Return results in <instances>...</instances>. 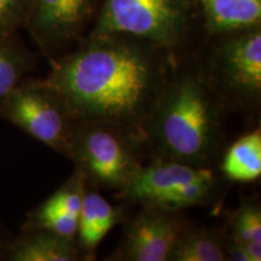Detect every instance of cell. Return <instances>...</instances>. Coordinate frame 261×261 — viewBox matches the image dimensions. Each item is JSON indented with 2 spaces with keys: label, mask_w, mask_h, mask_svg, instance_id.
<instances>
[{
  "label": "cell",
  "mask_w": 261,
  "mask_h": 261,
  "mask_svg": "<svg viewBox=\"0 0 261 261\" xmlns=\"http://www.w3.org/2000/svg\"><path fill=\"white\" fill-rule=\"evenodd\" d=\"M174 60L143 39L89 33L50 62L45 79L63 94L76 121L112 122L143 133Z\"/></svg>",
  "instance_id": "cell-1"
},
{
  "label": "cell",
  "mask_w": 261,
  "mask_h": 261,
  "mask_svg": "<svg viewBox=\"0 0 261 261\" xmlns=\"http://www.w3.org/2000/svg\"><path fill=\"white\" fill-rule=\"evenodd\" d=\"M228 108L202 73L198 57L175 56L143 127L151 160L215 168L225 150Z\"/></svg>",
  "instance_id": "cell-2"
},
{
  "label": "cell",
  "mask_w": 261,
  "mask_h": 261,
  "mask_svg": "<svg viewBox=\"0 0 261 261\" xmlns=\"http://www.w3.org/2000/svg\"><path fill=\"white\" fill-rule=\"evenodd\" d=\"M143 133L104 121H77L68 158L96 190L122 191L144 166Z\"/></svg>",
  "instance_id": "cell-3"
},
{
  "label": "cell",
  "mask_w": 261,
  "mask_h": 261,
  "mask_svg": "<svg viewBox=\"0 0 261 261\" xmlns=\"http://www.w3.org/2000/svg\"><path fill=\"white\" fill-rule=\"evenodd\" d=\"M198 17L195 0H102L90 33L130 35L180 56L189 54Z\"/></svg>",
  "instance_id": "cell-4"
},
{
  "label": "cell",
  "mask_w": 261,
  "mask_h": 261,
  "mask_svg": "<svg viewBox=\"0 0 261 261\" xmlns=\"http://www.w3.org/2000/svg\"><path fill=\"white\" fill-rule=\"evenodd\" d=\"M198 57L202 73L230 112L256 116L261 107V25L217 35Z\"/></svg>",
  "instance_id": "cell-5"
},
{
  "label": "cell",
  "mask_w": 261,
  "mask_h": 261,
  "mask_svg": "<svg viewBox=\"0 0 261 261\" xmlns=\"http://www.w3.org/2000/svg\"><path fill=\"white\" fill-rule=\"evenodd\" d=\"M227 182L214 168L152 160L151 163L143 166L133 180L115 196L127 203L181 212L217 203Z\"/></svg>",
  "instance_id": "cell-6"
},
{
  "label": "cell",
  "mask_w": 261,
  "mask_h": 261,
  "mask_svg": "<svg viewBox=\"0 0 261 261\" xmlns=\"http://www.w3.org/2000/svg\"><path fill=\"white\" fill-rule=\"evenodd\" d=\"M0 117L68 158L77 121L63 94L46 79L24 77L0 103Z\"/></svg>",
  "instance_id": "cell-7"
},
{
  "label": "cell",
  "mask_w": 261,
  "mask_h": 261,
  "mask_svg": "<svg viewBox=\"0 0 261 261\" xmlns=\"http://www.w3.org/2000/svg\"><path fill=\"white\" fill-rule=\"evenodd\" d=\"M100 5V0H32L24 27L52 62L85 37Z\"/></svg>",
  "instance_id": "cell-8"
},
{
  "label": "cell",
  "mask_w": 261,
  "mask_h": 261,
  "mask_svg": "<svg viewBox=\"0 0 261 261\" xmlns=\"http://www.w3.org/2000/svg\"><path fill=\"white\" fill-rule=\"evenodd\" d=\"M139 207L135 215L127 217L121 241L106 260L171 261L175 244L190 221L181 212Z\"/></svg>",
  "instance_id": "cell-9"
},
{
  "label": "cell",
  "mask_w": 261,
  "mask_h": 261,
  "mask_svg": "<svg viewBox=\"0 0 261 261\" xmlns=\"http://www.w3.org/2000/svg\"><path fill=\"white\" fill-rule=\"evenodd\" d=\"M128 217L127 202L114 205L108 202L96 189L89 188L77 219L76 247L83 261L96 259L97 249L110 231Z\"/></svg>",
  "instance_id": "cell-10"
},
{
  "label": "cell",
  "mask_w": 261,
  "mask_h": 261,
  "mask_svg": "<svg viewBox=\"0 0 261 261\" xmlns=\"http://www.w3.org/2000/svg\"><path fill=\"white\" fill-rule=\"evenodd\" d=\"M6 261H80L76 242L42 228H21L0 252Z\"/></svg>",
  "instance_id": "cell-11"
},
{
  "label": "cell",
  "mask_w": 261,
  "mask_h": 261,
  "mask_svg": "<svg viewBox=\"0 0 261 261\" xmlns=\"http://www.w3.org/2000/svg\"><path fill=\"white\" fill-rule=\"evenodd\" d=\"M211 37L261 25V0H195Z\"/></svg>",
  "instance_id": "cell-12"
},
{
  "label": "cell",
  "mask_w": 261,
  "mask_h": 261,
  "mask_svg": "<svg viewBox=\"0 0 261 261\" xmlns=\"http://www.w3.org/2000/svg\"><path fill=\"white\" fill-rule=\"evenodd\" d=\"M219 172L227 181L253 182L261 177L260 127L246 133L224 150L218 163Z\"/></svg>",
  "instance_id": "cell-13"
},
{
  "label": "cell",
  "mask_w": 261,
  "mask_h": 261,
  "mask_svg": "<svg viewBox=\"0 0 261 261\" xmlns=\"http://www.w3.org/2000/svg\"><path fill=\"white\" fill-rule=\"evenodd\" d=\"M226 228L189 224L173 250L171 261H226Z\"/></svg>",
  "instance_id": "cell-14"
},
{
  "label": "cell",
  "mask_w": 261,
  "mask_h": 261,
  "mask_svg": "<svg viewBox=\"0 0 261 261\" xmlns=\"http://www.w3.org/2000/svg\"><path fill=\"white\" fill-rule=\"evenodd\" d=\"M228 236L244 248L250 261L261 260V204L259 196L243 198L230 218Z\"/></svg>",
  "instance_id": "cell-15"
},
{
  "label": "cell",
  "mask_w": 261,
  "mask_h": 261,
  "mask_svg": "<svg viewBox=\"0 0 261 261\" xmlns=\"http://www.w3.org/2000/svg\"><path fill=\"white\" fill-rule=\"evenodd\" d=\"M37 60L14 38H0V103L34 70Z\"/></svg>",
  "instance_id": "cell-16"
},
{
  "label": "cell",
  "mask_w": 261,
  "mask_h": 261,
  "mask_svg": "<svg viewBox=\"0 0 261 261\" xmlns=\"http://www.w3.org/2000/svg\"><path fill=\"white\" fill-rule=\"evenodd\" d=\"M77 219L74 215L52 210L42 202L29 212L21 228H42L76 242Z\"/></svg>",
  "instance_id": "cell-17"
},
{
  "label": "cell",
  "mask_w": 261,
  "mask_h": 261,
  "mask_svg": "<svg viewBox=\"0 0 261 261\" xmlns=\"http://www.w3.org/2000/svg\"><path fill=\"white\" fill-rule=\"evenodd\" d=\"M86 190V178L79 169L75 168L73 174L47 200H45L44 203L52 210L79 218Z\"/></svg>",
  "instance_id": "cell-18"
},
{
  "label": "cell",
  "mask_w": 261,
  "mask_h": 261,
  "mask_svg": "<svg viewBox=\"0 0 261 261\" xmlns=\"http://www.w3.org/2000/svg\"><path fill=\"white\" fill-rule=\"evenodd\" d=\"M32 0H0V38H14L24 27Z\"/></svg>",
  "instance_id": "cell-19"
},
{
  "label": "cell",
  "mask_w": 261,
  "mask_h": 261,
  "mask_svg": "<svg viewBox=\"0 0 261 261\" xmlns=\"http://www.w3.org/2000/svg\"><path fill=\"white\" fill-rule=\"evenodd\" d=\"M226 256L228 261H250L244 248L230 236L227 238Z\"/></svg>",
  "instance_id": "cell-20"
},
{
  "label": "cell",
  "mask_w": 261,
  "mask_h": 261,
  "mask_svg": "<svg viewBox=\"0 0 261 261\" xmlns=\"http://www.w3.org/2000/svg\"><path fill=\"white\" fill-rule=\"evenodd\" d=\"M9 238L10 237L8 236V234H6L4 227H3L2 223H0V252H2L3 247L5 246V243L9 241Z\"/></svg>",
  "instance_id": "cell-21"
}]
</instances>
